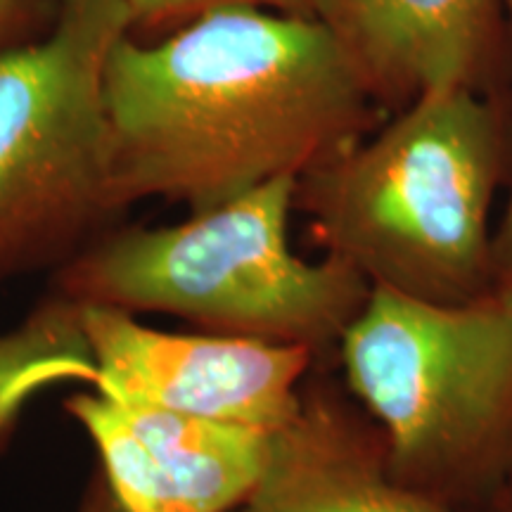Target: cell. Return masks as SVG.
<instances>
[{"label": "cell", "mask_w": 512, "mask_h": 512, "mask_svg": "<svg viewBox=\"0 0 512 512\" xmlns=\"http://www.w3.org/2000/svg\"><path fill=\"white\" fill-rule=\"evenodd\" d=\"M81 323L98 370L95 392L185 418L278 432L318 366L302 347L164 332L107 306H81Z\"/></svg>", "instance_id": "cell-6"}, {"label": "cell", "mask_w": 512, "mask_h": 512, "mask_svg": "<svg viewBox=\"0 0 512 512\" xmlns=\"http://www.w3.org/2000/svg\"><path fill=\"white\" fill-rule=\"evenodd\" d=\"M67 411L124 512H230L271 458L273 432L131 406L95 389L74 394Z\"/></svg>", "instance_id": "cell-7"}, {"label": "cell", "mask_w": 512, "mask_h": 512, "mask_svg": "<svg viewBox=\"0 0 512 512\" xmlns=\"http://www.w3.org/2000/svg\"><path fill=\"white\" fill-rule=\"evenodd\" d=\"M316 19L382 112L448 88L505 95L503 0H323Z\"/></svg>", "instance_id": "cell-8"}, {"label": "cell", "mask_w": 512, "mask_h": 512, "mask_svg": "<svg viewBox=\"0 0 512 512\" xmlns=\"http://www.w3.org/2000/svg\"><path fill=\"white\" fill-rule=\"evenodd\" d=\"M496 294H498V299H501V302L512 306V280H508V283H503L501 287H498Z\"/></svg>", "instance_id": "cell-16"}, {"label": "cell", "mask_w": 512, "mask_h": 512, "mask_svg": "<svg viewBox=\"0 0 512 512\" xmlns=\"http://www.w3.org/2000/svg\"><path fill=\"white\" fill-rule=\"evenodd\" d=\"M79 512H124L117 496L112 494L110 484L102 477V472H95L91 484H88L83 501L79 505Z\"/></svg>", "instance_id": "cell-14"}, {"label": "cell", "mask_w": 512, "mask_h": 512, "mask_svg": "<svg viewBox=\"0 0 512 512\" xmlns=\"http://www.w3.org/2000/svg\"><path fill=\"white\" fill-rule=\"evenodd\" d=\"M110 200L211 209L349 150L382 110L320 19L216 10L105 72Z\"/></svg>", "instance_id": "cell-1"}, {"label": "cell", "mask_w": 512, "mask_h": 512, "mask_svg": "<svg viewBox=\"0 0 512 512\" xmlns=\"http://www.w3.org/2000/svg\"><path fill=\"white\" fill-rule=\"evenodd\" d=\"M69 382L95 387L98 370L83 332L81 306L53 294L22 323L0 332V448L38 394Z\"/></svg>", "instance_id": "cell-10"}, {"label": "cell", "mask_w": 512, "mask_h": 512, "mask_svg": "<svg viewBox=\"0 0 512 512\" xmlns=\"http://www.w3.org/2000/svg\"><path fill=\"white\" fill-rule=\"evenodd\" d=\"M479 512H512V479L494 498H491V503Z\"/></svg>", "instance_id": "cell-15"}, {"label": "cell", "mask_w": 512, "mask_h": 512, "mask_svg": "<svg viewBox=\"0 0 512 512\" xmlns=\"http://www.w3.org/2000/svg\"><path fill=\"white\" fill-rule=\"evenodd\" d=\"M505 22H508L510 53H512V0H503ZM494 268L498 287L512 280V174H510V200L498 228L494 230ZM496 287V290H498Z\"/></svg>", "instance_id": "cell-12"}, {"label": "cell", "mask_w": 512, "mask_h": 512, "mask_svg": "<svg viewBox=\"0 0 512 512\" xmlns=\"http://www.w3.org/2000/svg\"><path fill=\"white\" fill-rule=\"evenodd\" d=\"M323 0H128L133 27L195 19L216 10H264L285 17L316 19Z\"/></svg>", "instance_id": "cell-11"}, {"label": "cell", "mask_w": 512, "mask_h": 512, "mask_svg": "<svg viewBox=\"0 0 512 512\" xmlns=\"http://www.w3.org/2000/svg\"><path fill=\"white\" fill-rule=\"evenodd\" d=\"M230 512H475L432 501L389 472L380 425L332 363H318L299 406L273 432L271 458L252 494Z\"/></svg>", "instance_id": "cell-9"}, {"label": "cell", "mask_w": 512, "mask_h": 512, "mask_svg": "<svg viewBox=\"0 0 512 512\" xmlns=\"http://www.w3.org/2000/svg\"><path fill=\"white\" fill-rule=\"evenodd\" d=\"M344 384L406 489L484 510L512 479V306H444L373 287L337 349Z\"/></svg>", "instance_id": "cell-4"}, {"label": "cell", "mask_w": 512, "mask_h": 512, "mask_svg": "<svg viewBox=\"0 0 512 512\" xmlns=\"http://www.w3.org/2000/svg\"><path fill=\"white\" fill-rule=\"evenodd\" d=\"M294 176L273 178L190 219L114 230L81 247L55 273V294L76 306L169 313L209 335L309 349L318 363L337 349L370 297L344 261L299 259L287 230Z\"/></svg>", "instance_id": "cell-3"}, {"label": "cell", "mask_w": 512, "mask_h": 512, "mask_svg": "<svg viewBox=\"0 0 512 512\" xmlns=\"http://www.w3.org/2000/svg\"><path fill=\"white\" fill-rule=\"evenodd\" d=\"M508 110L505 95L470 88L422 95L299 176L294 209L325 256L370 287L444 306L491 297V204L512 174Z\"/></svg>", "instance_id": "cell-2"}, {"label": "cell", "mask_w": 512, "mask_h": 512, "mask_svg": "<svg viewBox=\"0 0 512 512\" xmlns=\"http://www.w3.org/2000/svg\"><path fill=\"white\" fill-rule=\"evenodd\" d=\"M41 0H0V53L24 41Z\"/></svg>", "instance_id": "cell-13"}, {"label": "cell", "mask_w": 512, "mask_h": 512, "mask_svg": "<svg viewBox=\"0 0 512 512\" xmlns=\"http://www.w3.org/2000/svg\"><path fill=\"white\" fill-rule=\"evenodd\" d=\"M128 0H55L50 29L0 53V283L64 264L107 216L105 72Z\"/></svg>", "instance_id": "cell-5"}]
</instances>
